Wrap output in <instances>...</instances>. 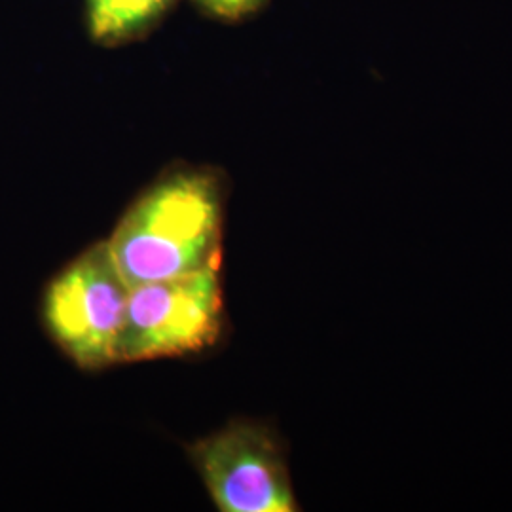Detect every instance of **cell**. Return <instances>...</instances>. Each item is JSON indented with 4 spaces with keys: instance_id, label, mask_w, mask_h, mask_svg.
Wrapping results in <instances>:
<instances>
[{
    "instance_id": "obj_1",
    "label": "cell",
    "mask_w": 512,
    "mask_h": 512,
    "mask_svg": "<svg viewBox=\"0 0 512 512\" xmlns=\"http://www.w3.org/2000/svg\"><path fill=\"white\" fill-rule=\"evenodd\" d=\"M226 186L219 171L173 167L129 205L109 239L129 287L222 260Z\"/></svg>"
},
{
    "instance_id": "obj_2",
    "label": "cell",
    "mask_w": 512,
    "mask_h": 512,
    "mask_svg": "<svg viewBox=\"0 0 512 512\" xmlns=\"http://www.w3.org/2000/svg\"><path fill=\"white\" fill-rule=\"evenodd\" d=\"M220 264L222 260L192 274L131 287L118 365L184 357L213 348L224 329Z\"/></svg>"
},
{
    "instance_id": "obj_3",
    "label": "cell",
    "mask_w": 512,
    "mask_h": 512,
    "mask_svg": "<svg viewBox=\"0 0 512 512\" xmlns=\"http://www.w3.org/2000/svg\"><path fill=\"white\" fill-rule=\"evenodd\" d=\"M128 281L109 241L95 243L59 274L44 294V323L59 349L82 370L118 365L128 308Z\"/></svg>"
},
{
    "instance_id": "obj_4",
    "label": "cell",
    "mask_w": 512,
    "mask_h": 512,
    "mask_svg": "<svg viewBox=\"0 0 512 512\" xmlns=\"http://www.w3.org/2000/svg\"><path fill=\"white\" fill-rule=\"evenodd\" d=\"M186 450L219 511H300L287 448L270 425L230 421Z\"/></svg>"
},
{
    "instance_id": "obj_5",
    "label": "cell",
    "mask_w": 512,
    "mask_h": 512,
    "mask_svg": "<svg viewBox=\"0 0 512 512\" xmlns=\"http://www.w3.org/2000/svg\"><path fill=\"white\" fill-rule=\"evenodd\" d=\"M177 0H86L88 31L97 44L122 46L152 33Z\"/></svg>"
},
{
    "instance_id": "obj_6",
    "label": "cell",
    "mask_w": 512,
    "mask_h": 512,
    "mask_svg": "<svg viewBox=\"0 0 512 512\" xmlns=\"http://www.w3.org/2000/svg\"><path fill=\"white\" fill-rule=\"evenodd\" d=\"M205 14L224 21H238L255 14L266 0H194Z\"/></svg>"
}]
</instances>
